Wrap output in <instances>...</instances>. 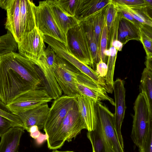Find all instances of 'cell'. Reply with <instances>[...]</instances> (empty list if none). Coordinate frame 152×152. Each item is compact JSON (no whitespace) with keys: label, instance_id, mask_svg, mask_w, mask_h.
Returning a JSON list of instances; mask_svg holds the SVG:
<instances>
[{"label":"cell","instance_id":"obj_28","mask_svg":"<svg viewBox=\"0 0 152 152\" xmlns=\"http://www.w3.org/2000/svg\"><path fill=\"white\" fill-rule=\"evenodd\" d=\"M18 50L17 43L9 31L0 37V57L11 52H16Z\"/></svg>","mask_w":152,"mask_h":152},{"label":"cell","instance_id":"obj_22","mask_svg":"<svg viewBox=\"0 0 152 152\" xmlns=\"http://www.w3.org/2000/svg\"><path fill=\"white\" fill-rule=\"evenodd\" d=\"M79 24L86 37L91 52L95 71L96 65L100 61L101 57L100 48L96 41L93 26L88 18L80 22Z\"/></svg>","mask_w":152,"mask_h":152},{"label":"cell","instance_id":"obj_29","mask_svg":"<svg viewBox=\"0 0 152 152\" xmlns=\"http://www.w3.org/2000/svg\"><path fill=\"white\" fill-rule=\"evenodd\" d=\"M139 29L140 41L143 45L146 56H152V27L145 24H143Z\"/></svg>","mask_w":152,"mask_h":152},{"label":"cell","instance_id":"obj_14","mask_svg":"<svg viewBox=\"0 0 152 152\" xmlns=\"http://www.w3.org/2000/svg\"><path fill=\"white\" fill-rule=\"evenodd\" d=\"M49 109L46 103L20 112L17 115L22 122L24 130L28 132L31 126L36 125L39 130L44 129Z\"/></svg>","mask_w":152,"mask_h":152},{"label":"cell","instance_id":"obj_33","mask_svg":"<svg viewBox=\"0 0 152 152\" xmlns=\"http://www.w3.org/2000/svg\"><path fill=\"white\" fill-rule=\"evenodd\" d=\"M107 43L108 31L105 21L101 37L100 50L101 59L106 63L107 61V57L105 56V53L107 49Z\"/></svg>","mask_w":152,"mask_h":152},{"label":"cell","instance_id":"obj_34","mask_svg":"<svg viewBox=\"0 0 152 152\" xmlns=\"http://www.w3.org/2000/svg\"><path fill=\"white\" fill-rule=\"evenodd\" d=\"M113 2L118 5L126 6L133 8H149L145 0H112Z\"/></svg>","mask_w":152,"mask_h":152},{"label":"cell","instance_id":"obj_27","mask_svg":"<svg viewBox=\"0 0 152 152\" xmlns=\"http://www.w3.org/2000/svg\"><path fill=\"white\" fill-rule=\"evenodd\" d=\"M120 5L139 22L152 27V18L148 12V10H152V9L149 8H133L125 6Z\"/></svg>","mask_w":152,"mask_h":152},{"label":"cell","instance_id":"obj_35","mask_svg":"<svg viewBox=\"0 0 152 152\" xmlns=\"http://www.w3.org/2000/svg\"><path fill=\"white\" fill-rule=\"evenodd\" d=\"M116 4L118 14L120 17L124 18L128 20L133 23L139 28L141 27L143 25L142 24L136 20L129 12L124 9L121 5L116 4Z\"/></svg>","mask_w":152,"mask_h":152},{"label":"cell","instance_id":"obj_26","mask_svg":"<svg viewBox=\"0 0 152 152\" xmlns=\"http://www.w3.org/2000/svg\"><path fill=\"white\" fill-rule=\"evenodd\" d=\"M87 137L91 144L93 152H107L104 138L102 130L98 124H96L94 130L88 131Z\"/></svg>","mask_w":152,"mask_h":152},{"label":"cell","instance_id":"obj_9","mask_svg":"<svg viewBox=\"0 0 152 152\" xmlns=\"http://www.w3.org/2000/svg\"><path fill=\"white\" fill-rule=\"evenodd\" d=\"M35 16L36 27L44 35L66 45V35L56 23L47 0L40 1L36 6Z\"/></svg>","mask_w":152,"mask_h":152},{"label":"cell","instance_id":"obj_32","mask_svg":"<svg viewBox=\"0 0 152 152\" xmlns=\"http://www.w3.org/2000/svg\"><path fill=\"white\" fill-rule=\"evenodd\" d=\"M117 15V11L116 4L111 0L110 2L107 5L106 13L105 22L108 33L113 25Z\"/></svg>","mask_w":152,"mask_h":152},{"label":"cell","instance_id":"obj_25","mask_svg":"<svg viewBox=\"0 0 152 152\" xmlns=\"http://www.w3.org/2000/svg\"><path fill=\"white\" fill-rule=\"evenodd\" d=\"M108 5L87 18L93 25L96 41L99 48L101 37L105 21L106 13Z\"/></svg>","mask_w":152,"mask_h":152},{"label":"cell","instance_id":"obj_1","mask_svg":"<svg viewBox=\"0 0 152 152\" xmlns=\"http://www.w3.org/2000/svg\"><path fill=\"white\" fill-rule=\"evenodd\" d=\"M42 86L41 72L34 62L16 52L0 57V99L5 104Z\"/></svg>","mask_w":152,"mask_h":152},{"label":"cell","instance_id":"obj_18","mask_svg":"<svg viewBox=\"0 0 152 152\" xmlns=\"http://www.w3.org/2000/svg\"><path fill=\"white\" fill-rule=\"evenodd\" d=\"M47 1L56 23L66 35L69 29L79 23L75 17L69 16L63 11L57 0H48Z\"/></svg>","mask_w":152,"mask_h":152},{"label":"cell","instance_id":"obj_2","mask_svg":"<svg viewBox=\"0 0 152 152\" xmlns=\"http://www.w3.org/2000/svg\"><path fill=\"white\" fill-rule=\"evenodd\" d=\"M86 126L79 113L77 101L69 110L57 132L47 141L50 149L56 150L64 145L65 141H71Z\"/></svg>","mask_w":152,"mask_h":152},{"label":"cell","instance_id":"obj_8","mask_svg":"<svg viewBox=\"0 0 152 152\" xmlns=\"http://www.w3.org/2000/svg\"><path fill=\"white\" fill-rule=\"evenodd\" d=\"M44 40L59 56L66 60L80 72L104 87L106 84L104 79L100 77L89 66L77 59L71 52L64 43L49 36L44 35Z\"/></svg>","mask_w":152,"mask_h":152},{"label":"cell","instance_id":"obj_16","mask_svg":"<svg viewBox=\"0 0 152 152\" xmlns=\"http://www.w3.org/2000/svg\"><path fill=\"white\" fill-rule=\"evenodd\" d=\"M79 111L88 131L94 130L96 126L95 105L96 103L91 99L82 96L77 98Z\"/></svg>","mask_w":152,"mask_h":152},{"label":"cell","instance_id":"obj_7","mask_svg":"<svg viewBox=\"0 0 152 152\" xmlns=\"http://www.w3.org/2000/svg\"><path fill=\"white\" fill-rule=\"evenodd\" d=\"M80 73L70 63L57 55L54 74L65 95L77 98L80 96L77 89L76 83L78 75Z\"/></svg>","mask_w":152,"mask_h":152},{"label":"cell","instance_id":"obj_31","mask_svg":"<svg viewBox=\"0 0 152 152\" xmlns=\"http://www.w3.org/2000/svg\"><path fill=\"white\" fill-rule=\"evenodd\" d=\"M63 11L70 16H75L80 0H57Z\"/></svg>","mask_w":152,"mask_h":152},{"label":"cell","instance_id":"obj_20","mask_svg":"<svg viewBox=\"0 0 152 152\" xmlns=\"http://www.w3.org/2000/svg\"><path fill=\"white\" fill-rule=\"evenodd\" d=\"M111 0H80L74 17L80 23L107 5Z\"/></svg>","mask_w":152,"mask_h":152},{"label":"cell","instance_id":"obj_12","mask_svg":"<svg viewBox=\"0 0 152 152\" xmlns=\"http://www.w3.org/2000/svg\"><path fill=\"white\" fill-rule=\"evenodd\" d=\"M76 87L80 96L90 98L96 102L107 100L113 106L115 105L113 99L108 95L102 86L81 73L77 77Z\"/></svg>","mask_w":152,"mask_h":152},{"label":"cell","instance_id":"obj_36","mask_svg":"<svg viewBox=\"0 0 152 152\" xmlns=\"http://www.w3.org/2000/svg\"><path fill=\"white\" fill-rule=\"evenodd\" d=\"M139 150L140 152H152V128L149 130Z\"/></svg>","mask_w":152,"mask_h":152},{"label":"cell","instance_id":"obj_19","mask_svg":"<svg viewBox=\"0 0 152 152\" xmlns=\"http://www.w3.org/2000/svg\"><path fill=\"white\" fill-rule=\"evenodd\" d=\"M19 127L10 128L1 137L0 152H18L20 140L24 132Z\"/></svg>","mask_w":152,"mask_h":152},{"label":"cell","instance_id":"obj_3","mask_svg":"<svg viewBox=\"0 0 152 152\" xmlns=\"http://www.w3.org/2000/svg\"><path fill=\"white\" fill-rule=\"evenodd\" d=\"M132 139L135 144L140 148L149 130L152 128V115L144 94L140 92L134 103Z\"/></svg>","mask_w":152,"mask_h":152},{"label":"cell","instance_id":"obj_23","mask_svg":"<svg viewBox=\"0 0 152 152\" xmlns=\"http://www.w3.org/2000/svg\"><path fill=\"white\" fill-rule=\"evenodd\" d=\"M140 92L145 96L149 111L152 115V70L146 68L143 71L140 85Z\"/></svg>","mask_w":152,"mask_h":152},{"label":"cell","instance_id":"obj_15","mask_svg":"<svg viewBox=\"0 0 152 152\" xmlns=\"http://www.w3.org/2000/svg\"><path fill=\"white\" fill-rule=\"evenodd\" d=\"M20 0H11L6 9L5 28L12 35L16 41L19 42L21 38L20 16Z\"/></svg>","mask_w":152,"mask_h":152},{"label":"cell","instance_id":"obj_21","mask_svg":"<svg viewBox=\"0 0 152 152\" xmlns=\"http://www.w3.org/2000/svg\"><path fill=\"white\" fill-rule=\"evenodd\" d=\"M118 17V40L123 45L130 40L140 41L139 28L128 20Z\"/></svg>","mask_w":152,"mask_h":152},{"label":"cell","instance_id":"obj_37","mask_svg":"<svg viewBox=\"0 0 152 152\" xmlns=\"http://www.w3.org/2000/svg\"><path fill=\"white\" fill-rule=\"evenodd\" d=\"M16 127L10 120L0 115V137L7 132L10 128Z\"/></svg>","mask_w":152,"mask_h":152},{"label":"cell","instance_id":"obj_45","mask_svg":"<svg viewBox=\"0 0 152 152\" xmlns=\"http://www.w3.org/2000/svg\"><path fill=\"white\" fill-rule=\"evenodd\" d=\"M52 152H74L73 151H58L56 150H54Z\"/></svg>","mask_w":152,"mask_h":152},{"label":"cell","instance_id":"obj_43","mask_svg":"<svg viewBox=\"0 0 152 152\" xmlns=\"http://www.w3.org/2000/svg\"><path fill=\"white\" fill-rule=\"evenodd\" d=\"M38 130H39L38 126L36 125H34L31 126L28 132L30 133L34 132Z\"/></svg>","mask_w":152,"mask_h":152},{"label":"cell","instance_id":"obj_6","mask_svg":"<svg viewBox=\"0 0 152 152\" xmlns=\"http://www.w3.org/2000/svg\"><path fill=\"white\" fill-rule=\"evenodd\" d=\"M77 101V97L62 95L54 100L50 108L43 129L49 140L59 128L68 112Z\"/></svg>","mask_w":152,"mask_h":152},{"label":"cell","instance_id":"obj_30","mask_svg":"<svg viewBox=\"0 0 152 152\" xmlns=\"http://www.w3.org/2000/svg\"><path fill=\"white\" fill-rule=\"evenodd\" d=\"M0 115L6 118L16 127L23 128L22 122L17 115L14 114L10 110L7 105L0 99Z\"/></svg>","mask_w":152,"mask_h":152},{"label":"cell","instance_id":"obj_44","mask_svg":"<svg viewBox=\"0 0 152 152\" xmlns=\"http://www.w3.org/2000/svg\"><path fill=\"white\" fill-rule=\"evenodd\" d=\"M146 4L150 7L152 8V0H145Z\"/></svg>","mask_w":152,"mask_h":152},{"label":"cell","instance_id":"obj_17","mask_svg":"<svg viewBox=\"0 0 152 152\" xmlns=\"http://www.w3.org/2000/svg\"><path fill=\"white\" fill-rule=\"evenodd\" d=\"M20 16L21 37L36 27V5L29 0H20Z\"/></svg>","mask_w":152,"mask_h":152},{"label":"cell","instance_id":"obj_13","mask_svg":"<svg viewBox=\"0 0 152 152\" xmlns=\"http://www.w3.org/2000/svg\"><path fill=\"white\" fill-rule=\"evenodd\" d=\"M115 97V107L114 124L115 129L119 142L124 148L123 139L121 132V126L126 109V91L124 83L118 78L114 81L113 86Z\"/></svg>","mask_w":152,"mask_h":152},{"label":"cell","instance_id":"obj_40","mask_svg":"<svg viewBox=\"0 0 152 152\" xmlns=\"http://www.w3.org/2000/svg\"><path fill=\"white\" fill-rule=\"evenodd\" d=\"M146 68L152 70V56H147L145 62Z\"/></svg>","mask_w":152,"mask_h":152},{"label":"cell","instance_id":"obj_5","mask_svg":"<svg viewBox=\"0 0 152 152\" xmlns=\"http://www.w3.org/2000/svg\"><path fill=\"white\" fill-rule=\"evenodd\" d=\"M66 37V45L71 52L79 60L94 70L89 45L86 34L79 23L68 31Z\"/></svg>","mask_w":152,"mask_h":152},{"label":"cell","instance_id":"obj_42","mask_svg":"<svg viewBox=\"0 0 152 152\" xmlns=\"http://www.w3.org/2000/svg\"><path fill=\"white\" fill-rule=\"evenodd\" d=\"M41 133L39 130H38L34 132L30 133V135L31 137L35 140L39 136Z\"/></svg>","mask_w":152,"mask_h":152},{"label":"cell","instance_id":"obj_39","mask_svg":"<svg viewBox=\"0 0 152 152\" xmlns=\"http://www.w3.org/2000/svg\"><path fill=\"white\" fill-rule=\"evenodd\" d=\"M48 138L47 134L41 133L39 136L35 140V142L38 145L42 144L45 141L47 140Z\"/></svg>","mask_w":152,"mask_h":152},{"label":"cell","instance_id":"obj_10","mask_svg":"<svg viewBox=\"0 0 152 152\" xmlns=\"http://www.w3.org/2000/svg\"><path fill=\"white\" fill-rule=\"evenodd\" d=\"M44 86L31 89L15 98L7 106L13 114L16 115L52 100Z\"/></svg>","mask_w":152,"mask_h":152},{"label":"cell","instance_id":"obj_38","mask_svg":"<svg viewBox=\"0 0 152 152\" xmlns=\"http://www.w3.org/2000/svg\"><path fill=\"white\" fill-rule=\"evenodd\" d=\"M107 64L100 59L96 66L95 72L100 77L105 79L107 72Z\"/></svg>","mask_w":152,"mask_h":152},{"label":"cell","instance_id":"obj_41","mask_svg":"<svg viewBox=\"0 0 152 152\" xmlns=\"http://www.w3.org/2000/svg\"><path fill=\"white\" fill-rule=\"evenodd\" d=\"M11 0H0V7L5 10L7 9Z\"/></svg>","mask_w":152,"mask_h":152},{"label":"cell","instance_id":"obj_11","mask_svg":"<svg viewBox=\"0 0 152 152\" xmlns=\"http://www.w3.org/2000/svg\"><path fill=\"white\" fill-rule=\"evenodd\" d=\"M45 42L44 35L36 27L23 35L17 43L19 53L36 64L44 54L46 48Z\"/></svg>","mask_w":152,"mask_h":152},{"label":"cell","instance_id":"obj_4","mask_svg":"<svg viewBox=\"0 0 152 152\" xmlns=\"http://www.w3.org/2000/svg\"><path fill=\"white\" fill-rule=\"evenodd\" d=\"M96 124L100 127L106 142L107 152H125L115 132L114 114L100 101L95 105Z\"/></svg>","mask_w":152,"mask_h":152},{"label":"cell","instance_id":"obj_24","mask_svg":"<svg viewBox=\"0 0 152 152\" xmlns=\"http://www.w3.org/2000/svg\"><path fill=\"white\" fill-rule=\"evenodd\" d=\"M108 45L109 48L107 49L105 53V56L108 57L107 61L108 69L104 80L111 93H112L114 69L118 50L111 45Z\"/></svg>","mask_w":152,"mask_h":152}]
</instances>
